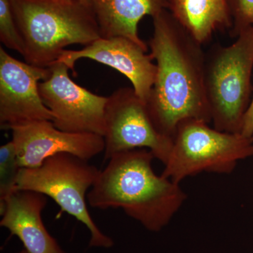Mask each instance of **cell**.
<instances>
[{
	"label": "cell",
	"instance_id": "cell-13",
	"mask_svg": "<svg viewBox=\"0 0 253 253\" xmlns=\"http://www.w3.org/2000/svg\"><path fill=\"white\" fill-rule=\"evenodd\" d=\"M92 8L101 38L123 37L148 50L138 26L144 16L168 9V0H93Z\"/></svg>",
	"mask_w": 253,
	"mask_h": 253
},
{
	"label": "cell",
	"instance_id": "cell-3",
	"mask_svg": "<svg viewBox=\"0 0 253 253\" xmlns=\"http://www.w3.org/2000/svg\"><path fill=\"white\" fill-rule=\"evenodd\" d=\"M21 32L25 61L49 68L65 48L88 45L101 38L91 6L78 0H10Z\"/></svg>",
	"mask_w": 253,
	"mask_h": 253
},
{
	"label": "cell",
	"instance_id": "cell-1",
	"mask_svg": "<svg viewBox=\"0 0 253 253\" xmlns=\"http://www.w3.org/2000/svg\"><path fill=\"white\" fill-rule=\"evenodd\" d=\"M152 18L149 45L157 71L146 106L157 130L173 139L183 121L211 123L205 89L206 54L168 9Z\"/></svg>",
	"mask_w": 253,
	"mask_h": 253
},
{
	"label": "cell",
	"instance_id": "cell-8",
	"mask_svg": "<svg viewBox=\"0 0 253 253\" xmlns=\"http://www.w3.org/2000/svg\"><path fill=\"white\" fill-rule=\"evenodd\" d=\"M50 68L51 76L40 83L39 91L52 113L54 126L68 132L92 133L104 137L108 97L78 85L69 77L66 65L55 62Z\"/></svg>",
	"mask_w": 253,
	"mask_h": 253
},
{
	"label": "cell",
	"instance_id": "cell-20",
	"mask_svg": "<svg viewBox=\"0 0 253 253\" xmlns=\"http://www.w3.org/2000/svg\"><path fill=\"white\" fill-rule=\"evenodd\" d=\"M18 253H28L27 251H26V250H23V251H21V252Z\"/></svg>",
	"mask_w": 253,
	"mask_h": 253
},
{
	"label": "cell",
	"instance_id": "cell-11",
	"mask_svg": "<svg viewBox=\"0 0 253 253\" xmlns=\"http://www.w3.org/2000/svg\"><path fill=\"white\" fill-rule=\"evenodd\" d=\"M147 50L123 37L96 40L80 50H64L56 62L66 65L76 76L78 60L89 59L102 63L124 75L136 94L146 104L156 78L157 66Z\"/></svg>",
	"mask_w": 253,
	"mask_h": 253
},
{
	"label": "cell",
	"instance_id": "cell-7",
	"mask_svg": "<svg viewBox=\"0 0 253 253\" xmlns=\"http://www.w3.org/2000/svg\"><path fill=\"white\" fill-rule=\"evenodd\" d=\"M104 139L105 161L118 153L146 149L165 165L173 146L172 138L157 130L146 103L129 87L120 88L108 96Z\"/></svg>",
	"mask_w": 253,
	"mask_h": 253
},
{
	"label": "cell",
	"instance_id": "cell-15",
	"mask_svg": "<svg viewBox=\"0 0 253 253\" xmlns=\"http://www.w3.org/2000/svg\"><path fill=\"white\" fill-rule=\"evenodd\" d=\"M21 168L12 140L0 147V203L3 204L17 191L18 175Z\"/></svg>",
	"mask_w": 253,
	"mask_h": 253
},
{
	"label": "cell",
	"instance_id": "cell-9",
	"mask_svg": "<svg viewBox=\"0 0 253 253\" xmlns=\"http://www.w3.org/2000/svg\"><path fill=\"white\" fill-rule=\"evenodd\" d=\"M51 74V68L23 62L0 47V126L11 129L36 121H52L39 84Z\"/></svg>",
	"mask_w": 253,
	"mask_h": 253
},
{
	"label": "cell",
	"instance_id": "cell-18",
	"mask_svg": "<svg viewBox=\"0 0 253 253\" xmlns=\"http://www.w3.org/2000/svg\"><path fill=\"white\" fill-rule=\"evenodd\" d=\"M241 134L253 141V97L245 114Z\"/></svg>",
	"mask_w": 253,
	"mask_h": 253
},
{
	"label": "cell",
	"instance_id": "cell-16",
	"mask_svg": "<svg viewBox=\"0 0 253 253\" xmlns=\"http://www.w3.org/2000/svg\"><path fill=\"white\" fill-rule=\"evenodd\" d=\"M0 41L8 49L14 50L23 56L24 42L10 0H0Z\"/></svg>",
	"mask_w": 253,
	"mask_h": 253
},
{
	"label": "cell",
	"instance_id": "cell-17",
	"mask_svg": "<svg viewBox=\"0 0 253 253\" xmlns=\"http://www.w3.org/2000/svg\"><path fill=\"white\" fill-rule=\"evenodd\" d=\"M232 26L230 35L237 38L241 32L253 26V0H229Z\"/></svg>",
	"mask_w": 253,
	"mask_h": 253
},
{
	"label": "cell",
	"instance_id": "cell-19",
	"mask_svg": "<svg viewBox=\"0 0 253 253\" xmlns=\"http://www.w3.org/2000/svg\"><path fill=\"white\" fill-rule=\"evenodd\" d=\"M78 1H81L83 4L86 5V6L92 7L93 0H78Z\"/></svg>",
	"mask_w": 253,
	"mask_h": 253
},
{
	"label": "cell",
	"instance_id": "cell-10",
	"mask_svg": "<svg viewBox=\"0 0 253 253\" xmlns=\"http://www.w3.org/2000/svg\"><path fill=\"white\" fill-rule=\"evenodd\" d=\"M10 129L21 168L39 167L47 158L59 154L89 161L104 151L102 136L60 130L51 121H36Z\"/></svg>",
	"mask_w": 253,
	"mask_h": 253
},
{
	"label": "cell",
	"instance_id": "cell-14",
	"mask_svg": "<svg viewBox=\"0 0 253 253\" xmlns=\"http://www.w3.org/2000/svg\"><path fill=\"white\" fill-rule=\"evenodd\" d=\"M168 10L202 45L217 30L232 26L229 0H168Z\"/></svg>",
	"mask_w": 253,
	"mask_h": 253
},
{
	"label": "cell",
	"instance_id": "cell-4",
	"mask_svg": "<svg viewBox=\"0 0 253 253\" xmlns=\"http://www.w3.org/2000/svg\"><path fill=\"white\" fill-rule=\"evenodd\" d=\"M253 26L231 45H215L206 54L205 89L211 123L219 131L241 133L251 104Z\"/></svg>",
	"mask_w": 253,
	"mask_h": 253
},
{
	"label": "cell",
	"instance_id": "cell-5",
	"mask_svg": "<svg viewBox=\"0 0 253 253\" xmlns=\"http://www.w3.org/2000/svg\"><path fill=\"white\" fill-rule=\"evenodd\" d=\"M199 120L176 128L170 156L162 175L180 184L201 172L229 174L239 161L253 156V141L241 133L226 132Z\"/></svg>",
	"mask_w": 253,
	"mask_h": 253
},
{
	"label": "cell",
	"instance_id": "cell-6",
	"mask_svg": "<svg viewBox=\"0 0 253 253\" xmlns=\"http://www.w3.org/2000/svg\"><path fill=\"white\" fill-rule=\"evenodd\" d=\"M89 161L69 154L51 156L39 167L21 168L18 190L36 191L51 198L61 211L83 223L90 231L91 247L109 249L113 241L95 224L86 206L88 190L94 185L100 169Z\"/></svg>",
	"mask_w": 253,
	"mask_h": 253
},
{
	"label": "cell",
	"instance_id": "cell-2",
	"mask_svg": "<svg viewBox=\"0 0 253 253\" xmlns=\"http://www.w3.org/2000/svg\"><path fill=\"white\" fill-rule=\"evenodd\" d=\"M154 158L146 149L113 155L88 192V204L99 210L121 208L148 230H162L186 195L179 184L154 172Z\"/></svg>",
	"mask_w": 253,
	"mask_h": 253
},
{
	"label": "cell",
	"instance_id": "cell-12",
	"mask_svg": "<svg viewBox=\"0 0 253 253\" xmlns=\"http://www.w3.org/2000/svg\"><path fill=\"white\" fill-rule=\"evenodd\" d=\"M46 204L45 195L28 190H18L0 204V226L17 236L28 253H65L43 223Z\"/></svg>",
	"mask_w": 253,
	"mask_h": 253
}]
</instances>
